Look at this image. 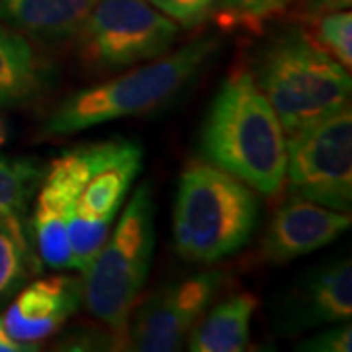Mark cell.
<instances>
[{
    "mask_svg": "<svg viewBox=\"0 0 352 352\" xmlns=\"http://www.w3.org/2000/svg\"><path fill=\"white\" fill-rule=\"evenodd\" d=\"M204 161L254 192L272 196L286 175V133L252 73L235 71L217 88L200 135Z\"/></svg>",
    "mask_w": 352,
    "mask_h": 352,
    "instance_id": "6da1fadb",
    "label": "cell"
},
{
    "mask_svg": "<svg viewBox=\"0 0 352 352\" xmlns=\"http://www.w3.org/2000/svg\"><path fill=\"white\" fill-rule=\"evenodd\" d=\"M258 219L254 190L208 161H190L178 178L173 237L186 261L214 264L251 239Z\"/></svg>",
    "mask_w": 352,
    "mask_h": 352,
    "instance_id": "7a4b0ae2",
    "label": "cell"
},
{
    "mask_svg": "<svg viewBox=\"0 0 352 352\" xmlns=\"http://www.w3.org/2000/svg\"><path fill=\"white\" fill-rule=\"evenodd\" d=\"M252 78L276 112L286 135L351 104L349 69L302 30L278 34L261 53Z\"/></svg>",
    "mask_w": 352,
    "mask_h": 352,
    "instance_id": "3957f363",
    "label": "cell"
},
{
    "mask_svg": "<svg viewBox=\"0 0 352 352\" xmlns=\"http://www.w3.org/2000/svg\"><path fill=\"white\" fill-rule=\"evenodd\" d=\"M215 50V39L201 38L151 59V63L145 61L126 75L82 88L59 104L45 122L43 133L73 135L106 122L153 112L192 82Z\"/></svg>",
    "mask_w": 352,
    "mask_h": 352,
    "instance_id": "277c9868",
    "label": "cell"
},
{
    "mask_svg": "<svg viewBox=\"0 0 352 352\" xmlns=\"http://www.w3.org/2000/svg\"><path fill=\"white\" fill-rule=\"evenodd\" d=\"M155 249V201L151 186H138L118 226L82 272V302L88 314L126 340L129 317L151 270Z\"/></svg>",
    "mask_w": 352,
    "mask_h": 352,
    "instance_id": "5b68a950",
    "label": "cell"
},
{
    "mask_svg": "<svg viewBox=\"0 0 352 352\" xmlns=\"http://www.w3.org/2000/svg\"><path fill=\"white\" fill-rule=\"evenodd\" d=\"M76 34L82 61L110 73L168 53L178 24L149 0H96Z\"/></svg>",
    "mask_w": 352,
    "mask_h": 352,
    "instance_id": "8992f818",
    "label": "cell"
},
{
    "mask_svg": "<svg viewBox=\"0 0 352 352\" xmlns=\"http://www.w3.org/2000/svg\"><path fill=\"white\" fill-rule=\"evenodd\" d=\"M292 198L337 212L352 204L351 104L286 139V175Z\"/></svg>",
    "mask_w": 352,
    "mask_h": 352,
    "instance_id": "52a82bcc",
    "label": "cell"
},
{
    "mask_svg": "<svg viewBox=\"0 0 352 352\" xmlns=\"http://www.w3.org/2000/svg\"><path fill=\"white\" fill-rule=\"evenodd\" d=\"M223 280L221 272L206 270L153 292L129 317L127 349L141 352L178 351L214 302Z\"/></svg>",
    "mask_w": 352,
    "mask_h": 352,
    "instance_id": "ba28073f",
    "label": "cell"
},
{
    "mask_svg": "<svg viewBox=\"0 0 352 352\" xmlns=\"http://www.w3.org/2000/svg\"><path fill=\"white\" fill-rule=\"evenodd\" d=\"M96 143L63 153L50 164L38 192L32 231L39 258L53 270L73 268L69 247V215L94 164Z\"/></svg>",
    "mask_w": 352,
    "mask_h": 352,
    "instance_id": "9c48e42d",
    "label": "cell"
},
{
    "mask_svg": "<svg viewBox=\"0 0 352 352\" xmlns=\"http://www.w3.org/2000/svg\"><path fill=\"white\" fill-rule=\"evenodd\" d=\"M80 302L82 280L63 274L41 278L16 296L0 317V325L12 339L38 344L63 327Z\"/></svg>",
    "mask_w": 352,
    "mask_h": 352,
    "instance_id": "30bf717a",
    "label": "cell"
},
{
    "mask_svg": "<svg viewBox=\"0 0 352 352\" xmlns=\"http://www.w3.org/2000/svg\"><path fill=\"white\" fill-rule=\"evenodd\" d=\"M351 227V214L292 198L272 215L263 241L266 261L284 264L317 251Z\"/></svg>",
    "mask_w": 352,
    "mask_h": 352,
    "instance_id": "8fae6325",
    "label": "cell"
},
{
    "mask_svg": "<svg viewBox=\"0 0 352 352\" xmlns=\"http://www.w3.org/2000/svg\"><path fill=\"white\" fill-rule=\"evenodd\" d=\"M141 164L143 149L135 141L116 139L96 143L94 164L78 194L76 210L113 221V215L141 173Z\"/></svg>",
    "mask_w": 352,
    "mask_h": 352,
    "instance_id": "7c38bea8",
    "label": "cell"
},
{
    "mask_svg": "<svg viewBox=\"0 0 352 352\" xmlns=\"http://www.w3.org/2000/svg\"><path fill=\"white\" fill-rule=\"evenodd\" d=\"M258 300L249 292H237L215 303L190 331L192 352H241L249 346L252 315Z\"/></svg>",
    "mask_w": 352,
    "mask_h": 352,
    "instance_id": "4fadbf2b",
    "label": "cell"
},
{
    "mask_svg": "<svg viewBox=\"0 0 352 352\" xmlns=\"http://www.w3.org/2000/svg\"><path fill=\"white\" fill-rule=\"evenodd\" d=\"M96 0H0V18L34 38L63 39L82 25Z\"/></svg>",
    "mask_w": 352,
    "mask_h": 352,
    "instance_id": "5bb4252c",
    "label": "cell"
},
{
    "mask_svg": "<svg viewBox=\"0 0 352 352\" xmlns=\"http://www.w3.org/2000/svg\"><path fill=\"white\" fill-rule=\"evenodd\" d=\"M303 323H337L352 315L351 261H337L317 270L303 286L300 296Z\"/></svg>",
    "mask_w": 352,
    "mask_h": 352,
    "instance_id": "9a60e30c",
    "label": "cell"
},
{
    "mask_svg": "<svg viewBox=\"0 0 352 352\" xmlns=\"http://www.w3.org/2000/svg\"><path fill=\"white\" fill-rule=\"evenodd\" d=\"M43 82V67L30 41L0 25V102L14 104L32 98Z\"/></svg>",
    "mask_w": 352,
    "mask_h": 352,
    "instance_id": "2e32d148",
    "label": "cell"
},
{
    "mask_svg": "<svg viewBox=\"0 0 352 352\" xmlns=\"http://www.w3.org/2000/svg\"><path fill=\"white\" fill-rule=\"evenodd\" d=\"M30 264V243L20 214L0 217V302L22 284Z\"/></svg>",
    "mask_w": 352,
    "mask_h": 352,
    "instance_id": "e0dca14e",
    "label": "cell"
},
{
    "mask_svg": "<svg viewBox=\"0 0 352 352\" xmlns=\"http://www.w3.org/2000/svg\"><path fill=\"white\" fill-rule=\"evenodd\" d=\"M38 180L39 168L32 161L0 155V217L20 214Z\"/></svg>",
    "mask_w": 352,
    "mask_h": 352,
    "instance_id": "ac0fdd59",
    "label": "cell"
},
{
    "mask_svg": "<svg viewBox=\"0 0 352 352\" xmlns=\"http://www.w3.org/2000/svg\"><path fill=\"white\" fill-rule=\"evenodd\" d=\"M112 219H104L98 215L87 214L73 208L69 215V247L73 256V268L85 272L88 264L100 251L104 241L110 233Z\"/></svg>",
    "mask_w": 352,
    "mask_h": 352,
    "instance_id": "d6986e66",
    "label": "cell"
},
{
    "mask_svg": "<svg viewBox=\"0 0 352 352\" xmlns=\"http://www.w3.org/2000/svg\"><path fill=\"white\" fill-rule=\"evenodd\" d=\"M315 30L309 38L344 69L352 67V14L349 8L311 16Z\"/></svg>",
    "mask_w": 352,
    "mask_h": 352,
    "instance_id": "ffe728a7",
    "label": "cell"
},
{
    "mask_svg": "<svg viewBox=\"0 0 352 352\" xmlns=\"http://www.w3.org/2000/svg\"><path fill=\"white\" fill-rule=\"evenodd\" d=\"M292 0H214L212 16L227 30H261L266 20L280 14Z\"/></svg>",
    "mask_w": 352,
    "mask_h": 352,
    "instance_id": "44dd1931",
    "label": "cell"
},
{
    "mask_svg": "<svg viewBox=\"0 0 352 352\" xmlns=\"http://www.w3.org/2000/svg\"><path fill=\"white\" fill-rule=\"evenodd\" d=\"M157 10L168 16L173 22L182 28H198L210 16L214 8V0H149Z\"/></svg>",
    "mask_w": 352,
    "mask_h": 352,
    "instance_id": "7402d4cb",
    "label": "cell"
},
{
    "mask_svg": "<svg viewBox=\"0 0 352 352\" xmlns=\"http://www.w3.org/2000/svg\"><path fill=\"white\" fill-rule=\"evenodd\" d=\"M300 351L311 352H351L352 351V327L351 323L339 325L319 333L314 339L305 340Z\"/></svg>",
    "mask_w": 352,
    "mask_h": 352,
    "instance_id": "603a6c76",
    "label": "cell"
},
{
    "mask_svg": "<svg viewBox=\"0 0 352 352\" xmlns=\"http://www.w3.org/2000/svg\"><path fill=\"white\" fill-rule=\"evenodd\" d=\"M352 0H307V12L309 16L331 12V10H344L351 8Z\"/></svg>",
    "mask_w": 352,
    "mask_h": 352,
    "instance_id": "cb8c5ba5",
    "label": "cell"
},
{
    "mask_svg": "<svg viewBox=\"0 0 352 352\" xmlns=\"http://www.w3.org/2000/svg\"><path fill=\"white\" fill-rule=\"evenodd\" d=\"M38 351V344H30V342H20L12 339L4 327L0 325V352H32Z\"/></svg>",
    "mask_w": 352,
    "mask_h": 352,
    "instance_id": "d4e9b609",
    "label": "cell"
},
{
    "mask_svg": "<svg viewBox=\"0 0 352 352\" xmlns=\"http://www.w3.org/2000/svg\"><path fill=\"white\" fill-rule=\"evenodd\" d=\"M4 139H6V126H4V122L0 118V145L4 143Z\"/></svg>",
    "mask_w": 352,
    "mask_h": 352,
    "instance_id": "484cf974",
    "label": "cell"
}]
</instances>
